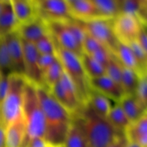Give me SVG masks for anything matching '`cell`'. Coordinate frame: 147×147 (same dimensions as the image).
Instances as JSON below:
<instances>
[{
    "instance_id": "obj_1",
    "label": "cell",
    "mask_w": 147,
    "mask_h": 147,
    "mask_svg": "<svg viewBox=\"0 0 147 147\" xmlns=\"http://www.w3.org/2000/svg\"><path fill=\"white\" fill-rule=\"evenodd\" d=\"M45 121V140L51 147L63 146L73 121V115L57 101L49 89L37 86Z\"/></svg>"
},
{
    "instance_id": "obj_2",
    "label": "cell",
    "mask_w": 147,
    "mask_h": 147,
    "mask_svg": "<svg viewBox=\"0 0 147 147\" xmlns=\"http://www.w3.org/2000/svg\"><path fill=\"white\" fill-rule=\"evenodd\" d=\"M74 116L80 121L88 147H109L121 136H124L106 118L95 113L87 103Z\"/></svg>"
},
{
    "instance_id": "obj_3",
    "label": "cell",
    "mask_w": 147,
    "mask_h": 147,
    "mask_svg": "<svg viewBox=\"0 0 147 147\" xmlns=\"http://www.w3.org/2000/svg\"><path fill=\"white\" fill-rule=\"evenodd\" d=\"M22 116L25 123L26 136L22 147L33 138H44L45 134V116L39 100L37 86L26 80L24 86Z\"/></svg>"
},
{
    "instance_id": "obj_4",
    "label": "cell",
    "mask_w": 147,
    "mask_h": 147,
    "mask_svg": "<svg viewBox=\"0 0 147 147\" xmlns=\"http://www.w3.org/2000/svg\"><path fill=\"white\" fill-rule=\"evenodd\" d=\"M54 43L56 56L61 63L64 72L76 87L80 100L85 105L87 103L91 89L89 85L88 78L82 65L80 57L60 47L55 41Z\"/></svg>"
},
{
    "instance_id": "obj_5",
    "label": "cell",
    "mask_w": 147,
    "mask_h": 147,
    "mask_svg": "<svg viewBox=\"0 0 147 147\" xmlns=\"http://www.w3.org/2000/svg\"><path fill=\"white\" fill-rule=\"evenodd\" d=\"M25 84L24 76L12 73L9 76L8 90L0 105V120L5 128L22 114Z\"/></svg>"
},
{
    "instance_id": "obj_6",
    "label": "cell",
    "mask_w": 147,
    "mask_h": 147,
    "mask_svg": "<svg viewBox=\"0 0 147 147\" xmlns=\"http://www.w3.org/2000/svg\"><path fill=\"white\" fill-rule=\"evenodd\" d=\"M49 90L57 101L73 116L78 113L84 106L73 82L65 72L60 80Z\"/></svg>"
},
{
    "instance_id": "obj_7",
    "label": "cell",
    "mask_w": 147,
    "mask_h": 147,
    "mask_svg": "<svg viewBox=\"0 0 147 147\" xmlns=\"http://www.w3.org/2000/svg\"><path fill=\"white\" fill-rule=\"evenodd\" d=\"M112 22L113 20L96 19L80 22L86 33L98 40L112 54H114L119 42L115 36Z\"/></svg>"
},
{
    "instance_id": "obj_8",
    "label": "cell",
    "mask_w": 147,
    "mask_h": 147,
    "mask_svg": "<svg viewBox=\"0 0 147 147\" xmlns=\"http://www.w3.org/2000/svg\"><path fill=\"white\" fill-rule=\"evenodd\" d=\"M112 24L117 40L126 45L137 40L142 27L139 17L131 14H119L113 19Z\"/></svg>"
},
{
    "instance_id": "obj_9",
    "label": "cell",
    "mask_w": 147,
    "mask_h": 147,
    "mask_svg": "<svg viewBox=\"0 0 147 147\" xmlns=\"http://www.w3.org/2000/svg\"><path fill=\"white\" fill-rule=\"evenodd\" d=\"M38 17L45 22H65L73 20L67 0L34 1Z\"/></svg>"
},
{
    "instance_id": "obj_10",
    "label": "cell",
    "mask_w": 147,
    "mask_h": 147,
    "mask_svg": "<svg viewBox=\"0 0 147 147\" xmlns=\"http://www.w3.org/2000/svg\"><path fill=\"white\" fill-rule=\"evenodd\" d=\"M48 32L57 45L78 57L83 54L81 47L66 26L65 22H45Z\"/></svg>"
},
{
    "instance_id": "obj_11",
    "label": "cell",
    "mask_w": 147,
    "mask_h": 147,
    "mask_svg": "<svg viewBox=\"0 0 147 147\" xmlns=\"http://www.w3.org/2000/svg\"><path fill=\"white\" fill-rule=\"evenodd\" d=\"M24 54V77L37 86H43L42 73L39 67V53L33 43L22 40Z\"/></svg>"
},
{
    "instance_id": "obj_12",
    "label": "cell",
    "mask_w": 147,
    "mask_h": 147,
    "mask_svg": "<svg viewBox=\"0 0 147 147\" xmlns=\"http://www.w3.org/2000/svg\"><path fill=\"white\" fill-rule=\"evenodd\" d=\"M90 89L98 92L107 97L109 100L119 103L124 96L121 87L109 78L106 75L89 80Z\"/></svg>"
},
{
    "instance_id": "obj_13",
    "label": "cell",
    "mask_w": 147,
    "mask_h": 147,
    "mask_svg": "<svg viewBox=\"0 0 147 147\" xmlns=\"http://www.w3.org/2000/svg\"><path fill=\"white\" fill-rule=\"evenodd\" d=\"M4 40L12 63L14 73L24 76V54L21 38L15 31L4 37Z\"/></svg>"
},
{
    "instance_id": "obj_14",
    "label": "cell",
    "mask_w": 147,
    "mask_h": 147,
    "mask_svg": "<svg viewBox=\"0 0 147 147\" xmlns=\"http://www.w3.org/2000/svg\"><path fill=\"white\" fill-rule=\"evenodd\" d=\"M16 31L22 40L33 44L49 32L45 21L40 17L30 22L19 25Z\"/></svg>"
},
{
    "instance_id": "obj_15",
    "label": "cell",
    "mask_w": 147,
    "mask_h": 147,
    "mask_svg": "<svg viewBox=\"0 0 147 147\" xmlns=\"http://www.w3.org/2000/svg\"><path fill=\"white\" fill-rule=\"evenodd\" d=\"M73 20L85 22L98 19L93 0H67Z\"/></svg>"
},
{
    "instance_id": "obj_16",
    "label": "cell",
    "mask_w": 147,
    "mask_h": 147,
    "mask_svg": "<svg viewBox=\"0 0 147 147\" xmlns=\"http://www.w3.org/2000/svg\"><path fill=\"white\" fill-rule=\"evenodd\" d=\"M19 25L32 21L38 17L34 1L10 0Z\"/></svg>"
},
{
    "instance_id": "obj_17",
    "label": "cell",
    "mask_w": 147,
    "mask_h": 147,
    "mask_svg": "<svg viewBox=\"0 0 147 147\" xmlns=\"http://www.w3.org/2000/svg\"><path fill=\"white\" fill-rule=\"evenodd\" d=\"M124 135L129 142L140 147H147V113L131 123Z\"/></svg>"
},
{
    "instance_id": "obj_18",
    "label": "cell",
    "mask_w": 147,
    "mask_h": 147,
    "mask_svg": "<svg viewBox=\"0 0 147 147\" xmlns=\"http://www.w3.org/2000/svg\"><path fill=\"white\" fill-rule=\"evenodd\" d=\"M26 136L22 114L6 128L5 147H22Z\"/></svg>"
},
{
    "instance_id": "obj_19",
    "label": "cell",
    "mask_w": 147,
    "mask_h": 147,
    "mask_svg": "<svg viewBox=\"0 0 147 147\" xmlns=\"http://www.w3.org/2000/svg\"><path fill=\"white\" fill-rule=\"evenodd\" d=\"M18 26L11 1L6 0L5 5L0 14V38H4L8 34L15 32Z\"/></svg>"
},
{
    "instance_id": "obj_20",
    "label": "cell",
    "mask_w": 147,
    "mask_h": 147,
    "mask_svg": "<svg viewBox=\"0 0 147 147\" xmlns=\"http://www.w3.org/2000/svg\"><path fill=\"white\" fill-rule=\"evenodd\" d=\"M63 146L64 147H88L84 131L80 121L76 116H73V121Z\"/></svg>"
},
{
    "instance_id": "obj_21",
    "label": "cell",
    "mask_w": 147,
    "mask_h": 147,
    "mask_svg": "<svg viewBox=\"0 0 147 147\" xmlns=\"http://www.w3.org/2000/svg\"><path fill=\"white\" fill-rule=\"evenodd\" d=\"M117 103L121 106L131 123L136 121L146 113L134 96H124Z\"/></svg>"
},
{
    "instance_id": "obj_22",
    "label": "cell",
    "mask_w": 147,
    "mask_h": 147,
    "mask_svg": "<svg viewBox=\"0 0 147 147\" xmlns=\"http://www.w3.org/2000/svg\"><path fill=\"white\" fill-rule=\"evenodd\" d=\"M86 103L93 109L95 113L105 118L108 116L112 107L110 100L107 97L92 89L90 90L88 99Z\"/></svg>"
},
{
    "instance_id": "obj_23",
    "label": "cell",
    "mask_w": 147,
    "mask_h": 147,
    "mask_svg": "<svg viewBox=\"0 0 147 147\" xmlns=\"http://www.w3.org/2000/svg\"><path fill=\"white\" fill-rule=\"evenodd\" d=\"M98 19L113 20L120 14L118 0H93Z\"/></svg>"
},
{
    "instance_id": "obj_24",
    "label": "cell",
    "mask_w": 147,
    "mask_h": 147,
    "mask_svg": "<svg viewBox=\"0 0 147 147\" xmlns=\"http://www.w3.org/2000/svg\"><path fill=\"white\" fill-rule=\"evenodd\" d=\"M113 55L123 67L134 70L139 76L137 63L134 55L129 45L119 42L116 52Z\"/></svg>"
},
{
    "instance_id": "obj_25",
    "label": "cell",
    "mask_w": 147,
    "mask_h": 147,
    "mask_svg": "<svg viewBox=\"0 0 147 147\" xmlns=\"http://www.w3.org/2000/svg\"><path fill=\"white\" fill-rule=\"evenodd\" d=\"M106 119L118 131L123 134L131 124L127 116L117 103L113 107H111Z\"/></svg>"
},
{
    "instance_id": "obj_26",
    "label": "cell",
    "mask_w": 147,
    "mask_h": 147,
    "mask_svg": "<svg viewBox=\"0 0 147 147\" xmlns=\"http://www.w3.org/2000/svg\"><path fill=\"white\" fill-rule=\"evenodd\" d=\"M140 78L136 72L122 65L121 86L124 96H134Z\"/></svg>"
},
{
    "instance_id": "obj_27",
    "label": "cell",
    "mask_w": 147,
    "mask_h": 147,
    "mask_svg": "<svg viewBox=\"0 0 147 147\" xmlns=\"http://www.w3.org/2000/svg\"><path fill=\"white\" fill-rule=\"evenodd\" d=\"M80 61L89 80L106 75V68L89 55L83 53L80 57Z\"/></svg>"
},
{
    "instance_id": "obj_28",
    "label": "cell",
    "mask_w": 147,
    "mask_h": 147,
    "mask_svg": "<svg viewBox=\"0 0 147 147\" xmlns=\"http://www.w3.org/2000/svg\"><path fill=\"white\" fill-rule=\"evenodd\" d=\"M64 73L61 63L57 59L42 75L43 86L50 89L57 83Z\"/></svg>"
},
{
    "instance_id": "obj_29",
    "label": "cell",
    "mask_w": 147,
    "mask_h": 147,
    "mask_svg": "<svg viewBox=\"0 0 147 147\" xmlns=\"http://www.w3.org/2000/svg\"><path fill=\"white\" fill-rule=\"evenodd\" d=\"M0 73L7 76L14 73L4 38H0Z\"/></svg>"
},
{
    "instance_id": "obj_30",
    "label": "cell",
    "mask_w": 147,
    "mask_h": 147,
    "mask_svg": "<svg viewBox=\"0 0 147 147\" xmlns=\"http://www.w3.org/2000/svg\"><path fill=\"white\" fill-rule=\"evenodd\" d=\"M122 73V65L117 60L114 55H112L111 59L106 67V75L113 81L121 86Z\"/></svg>"
},
{
    "instance_id": "obj_31",
    "label": "cell",
    "mask_w": 147,
    "mask_h": 147,
    "mask_svg": "<svg viewBox=\"0 0 147 147\" xmlns=\"http://www.w3.org/2000/svg\"><path fill=\"white\" fill-rule=\"evenodd\" d=\"M34 47L40 55H54L55 54V43L50 33L45 34L42 37L34 43Z\"/></svg>"
},
{
    "instance_id": "obj_32",
    "label": "cell",
    "mask_w": 147,
    "mask_h": 147,
    "mask_svg": "<svg viewBox=\"0 0 147 147\" xmlns=\"http://www.w3.org/2000/svg\"><path fill=\"white\" fill-rule=\"evenodd\" d=\"M120 14L137 16L142 7V0H118Z\"/></svg>"
},
{
    "instance_id": "obj_33",
    "label": "cell",
    "mask_w": 147,
    "mask_h": 147,
    "mask_svg": "<svg viewBox=\"0 0 147 147\" xmlns=\"http://www.w3.org/2000/svg\"><path fill=\"white\" fill-rule=\"evenodd\" d=\"M135 98L145 113H147V76L142 77L139 80Z\"/></svg>"
},
{
    "instance_id": "obj_34",
    "label": "cell",
    "mask_w": 147,
    "mask_h": 147,
    "mask_svg": "<svg viewBox=\"0 0 147 147\" xmlns=\"http://www.w3.org/2000/svg\"><path fill=\"white\" fill-rule=\"evenodd\" d=\"M103 47H105L102 45L98 40H96V39L91 37L90 34L86 32L83 45H82V49H83V53L90 55L93 53L103 48Z\"/></svg>"
},
{
    "instance_id": "obj_35",
    "label": "cell",
    "mask_w": 147,
    "mask_h": 147,
    "mask_svg": "<svg viewBox=\"0 0 147 147\" xmlns=\"http://www.w3.org/2000/svg\"><path fill=\"white\" fill-rule=\"evenodd\" d=\"M112 55L113 54L108 49H106V47H103L93 53V54L90 55V56L93 59H95L99 64L106 68L111 59Z\"/></svg>"
},
{
    "instance_id": "obj_36",
    "label": "cell",
    "mask_w": 147,
    "mask_h": 147,
    "mask_svg": "<svg viewBox=\"0 0 147 147\" xmlns=\"http://www.w3.org/2000/svg\"><path fill=\"white\" fill-rule=\"evenodd\" d=\"M57 57L55 54L54 55H40L39 54L38 63L40 71L42 73H45L56 60Z\"/></svg>"
},
{
    "instance_id": "obj_37",
    "label": "cell",
    "mask_w": 147,
    "mask_h": 147,
    "mask_svg": "<svg viewBox=\"0 0 147 147\" xmlns=\"http://www.w3.org/2000/svg\"><path fill=\"white\" fill-rule=\"evenodd\" d=\"M136 41L147 56V29L144 24H142V30L139 32V37Z\"/></svg>"
},
{
    "instance_id": "obj_38",
    "label": "cell",
    "mask_w": 147,
    "mask_h": 147,
    "mask_svg": "<svg viewBox=\"0 0 147 147\" xmlns=\"http://www.w3.org/2000/svg\"><path fill=\"white\" fill-rule=\"evenodd\" d=\"M26 147H51L44 138H33L27 142Z\"/></svg>"
},
{
    "instance_id": "obj_39",
    "label": "cell",
    "mask_w": 147,
    "mask_h": 147,
    "mask_svg": "<svg viewBox=\"0 0 147 147\" xmlns=\"http://www.w3.org/2000/svg\"><path fill=\"white\" fill-rule=\"evenodd\" d=\"M138 17L141 22L147 27V0H142V7L138 14Z\"/></svg>"
},
{
    "instance_id": "obj_40",
    "label": "cell",
    "mask_w": 147,
    "mask_h": 147,
    "mask_svg": "<svg viewBox=\"0 0 147 147\" xmlns=\"http://www.w3.org/2000/svg\"><path fill=\"white\" fill-rule=\"evenodd\" d=\"M6 128L0 120V147H5Z\"/></svg>"
},
{
    "instance_id": "obj_41",
    "label": "cell",
    "mask_w": 147,
    "mask_h": 147,
    "mask_svg": "<svg viewBox=\"0 0 147 147\" xmlns=\"http://www.w3.org/2000/svg\"><path fill=\"white\" fill-rule=\"evenodd\" d=\"M128 144V140L126 139V136H122L119 139H118L114 143L112 144L109 147H125Z\"/></svg>"
},
{
    "instance_id": "obj_42",
    "label": "cell",
    "mask_w": 147,
    "mask_h": 147,
    "mask_svg": "<svg viewBox=\"0 0 147 147\" xmlns=\"http://www.w3.org/2000/svg\"><path fill=\"white\" fill-rule=\"evenodd\" d=\"M6 0H0V14L2 12L3 9H4V5H5Z\"/></svg>"
},
{
    "instance_id": "obj_43",
    "label": "cell",
    "mask_w": 147,
    "mask_h": 147,
    "mask_svg": "<svg viewBox=\"0 0 147 147\" xmlns=\"http://www.w3.org/2000/svg\"><path fill=\"white\" fill-rule=\"evenodd\" d=\"M125 147H140V146H138V145H136V144H134V143H131V142H128V144H126V146Z\"/></svg>"
},
{
    "instance_id": "obj_44",
    "label": "cell",
    "mask_w": 147,
    "mask_h": 147,
    "mask_svg": "<svg viewBox=\"0 0 147 147\" xmlns=\"http://www.w3.org/2000/svg\"><path fill=\"white\" fill-rule=\"evenodd\" d=\"M57 147H64V146H57Z\"/></svg>"
},
{
    "instance_id": "obj_45",
    "label": "cell",
    "mask_w": 147,
    "mask_h": 147,
    "mask_svg": "<svg viewBox=\"0 0 147 147\" xmlns=\"http://www.w3.org/2000/svg\"><path fill=\"white\" fill-rule=\"evenodd\" d=\"M144 26H145V25H144ZM145 27H146V28L147 29V27H146V26H145Z\"/></svg>"
}]
</instances>
